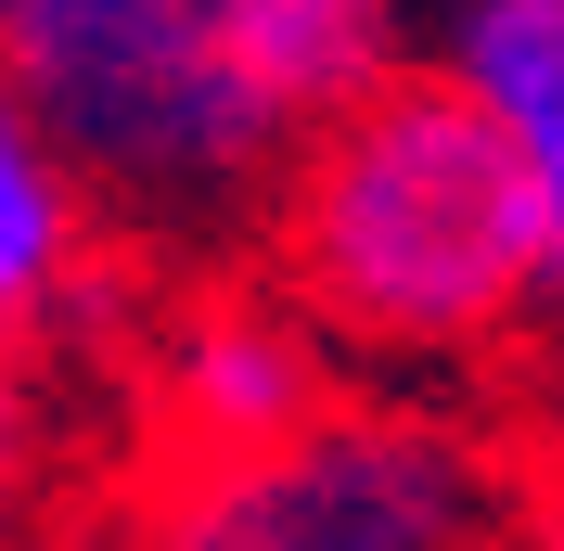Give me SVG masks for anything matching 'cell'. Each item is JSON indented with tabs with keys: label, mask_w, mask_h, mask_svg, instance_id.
I'll list each match as a JSON object with an SVG mask.
<instances>
[{
	"label": "cell",
	"mask_w": 564,
	"mask_h": 551,
	"mask_svg": "<svg viewBox=\"0 0 564 551\" xmlns=\"http://www.w3.org/2000/svg\"><path fill=\"white\" fill-rule=\"evenodd\" d=\"M334 411V334L295 295H193L141 346V423L167 462H245Z\"/></svg>",
	"instance_id": "277c9868"
},
{
	"label": "cell",
	"mask_w": 564,
	"mask_h": 551,
	"mask_svg": "<svg viewBox=\"0 0 564 551\" xmlns=\"http://www.w3.org/2000/svg\"><path fill=\"white\" fill-rule=\"evenodd\" d=\"M154 551H488L500 462L475 423L423 398H347L245 462H154L141 487Z\"/></svg>",
	"instance_id": "3957f363"
},
{
	"label": "cell",
	"mask_w": 564,
	"mask_h": 551,
	"mask_svg": "<svg viewBox=\"0 0 564 551\" xmlns=\"http://www.w3.org/2000/svg\"><path fill=\"white\" fill-rule=\"evenodd\" d=\"M26 487H39V385H26L13 346H0V539H13V514H26Z\"/></svg>",
	"instance_id": "ba28073f"
},
{
	"label": "cell",
	"mask_w": 564,
	"mask_h": 551,
	"mask_svg": "<svg viewBox=\"0 0 564 551\" xmlns=\"http://www.w3.org/2000/svg\"><path fill=\"white\" fill-rule=\"evenodd\" d=\"M513 551H564V475H552V487H539L527 514H513Z\"/></svg>",
	"instance_id": "30bf717a"
},
{
	"label": "cell",
	"mask_w": 564,
	"mask_h": 551,
	"mask_svg": "<svg viewBox=\"0 0 564 551\" xmlns=\"http://www.w3.org/2000/svg\"><path fill=\"white\" fill-rule=\"evenodd\" d=\"M90 270H104L90 257V180L52 154V129L0 77V346L26 359V334H65Z\"/></svg>",
	"instance_id": "8992f818"
},
{
	"label": "cell",
	"mask_w": 564,
	"mask_h": 551,
	"mask_svg": "<svg viewBox=\"0 0 564 551\" xmlns=\"http://www.w3.org/2000/svg\"><path fill=\"white\" fill-rule=\"evenodd\" d=\"M282 295L359 359H475L564 309V231L488 116L436 65H398L359 116L295 141Z\"/></svg>",
	"instance_id": "6da1fadb"
},
{
	"label": "cell",
	"mask_w": 564,
	"mask_h": 551,
	"mask_svg": "<svg viewBox=\"0 0 564 551\" xmlns=\"http://www.w3.org/2000/svg\"><path fill=\"white\" fill-rule=\"evenodd\" d=\"M0 77L90 193L218 206L295 154L245 65V0H0Z\"/></svg>",
	"instance_id": "7a4b0ae2"
},
{
	"label": "cell",
	"mask_w": 564,
	"mask_h": 551,
	"mask_svg": "<svg viewBox=\"0 0 564 551\" xmlns=\"http://www.w3.org/2000/svg\"><path fill=\"white\" fill-rule=\"evenodd\" d=\"M398 52H411L398 0H245V65H257V90L282 104L295 141L359 116L398 77Z\"/></svg>",
	"instance_id": "52a82bcc"
},
{
	"label": "cell",
	"mask_w": 564,
	"mask_h": 551,
	"mask_svg": "<svg viewBox=\"0 0 564 551\" xmlns=\"http://www.w3.org/2000/svg\"><path fill=\"white\" fill-rule=\"evenodd\" d=\"M436 77L527 154L539 206L564 231V0H449L436 13Z\"/></svg>",
	"instance_id": "5b68a950"
},
{
	"label": "cell",
	"mask_w": 564,
	"mask_h": 551,
	"mask_svg": "<svg viewBox=\"0 0 564 551\" xmlns=\"http://www.w3.org/2000/svg\"><path fill=\"white\" fill-rule=\"evenodd\" d=\"M527 423H539V449H552V475H564V309L539 321V359H527Z\"/></svg>",
	"instance_id": "9c48e42d"
},
{
	"label": "cell",
	"mask_w": 564,
	"mask_h": 551,
	"mask_svg": "<svg viewBox=\"0 0 564 551\" xmlns=\"http://www.w3.org/2000/svg\"><path fill=\"white\" fill-rule=\"evenodd\" d=\"M90 551H154V539H141V526H116V539H90Z\"/></svg>",
	"instance_id": "8fae6325"
}]
</instances>
